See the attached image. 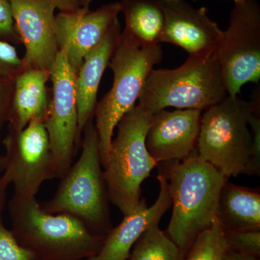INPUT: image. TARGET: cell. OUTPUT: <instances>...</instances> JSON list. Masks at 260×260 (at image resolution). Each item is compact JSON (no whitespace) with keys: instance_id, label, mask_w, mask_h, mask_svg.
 I'll list each match as a JSON object with an SVG mask.
<instances>
[{"instance_id":"1","label":"cell","mask_w":260,"mask_h":260,"mask_svg":"<svg viewBox=\"0 0 260 260\" xmlns=\"http://www.w3.org/2000/svg\"><path fill=\"white\" fill-rule=\"evenodd\" d=\"M161 164L173 205L167 234L185 256L196 238L213 223L229 178L200 158L196 149L184 160Z\"/></svg>"},{"instance_id":"2","label":"cell","mask_w":260,"mask_h":260,"mask_svg":"<svg viewBox=\"0 0 260 260\" xmlns=\"http://www.w3.org/2000/svg\"><path fill=\"white\" fill-rule=\"evenodd\" d=\"M8 210L10 230L41 260H85L99 252L106 238L73 215L47 213L37 198L13 194Z\"/></svg>"},{"instance_id":"3","label":"cell","mask_w":260,"mask_h":260,"mask_svg":"<svg viewBox=\"0 0 260 260\" xmlns=\"http://www.w3.org/2000/svg\"><path fill=\"white\" fill-rule=\"evenodd\" d=\"M81 148L78 160L59 179L55 194L41 207L48 213L77 217L94 232L107 236L112 227L93 119L84 128Z\"/></svg>"},{"instance_id":"4","label":"cell","mask_w":260,"mask_h":260,"mask_svg":"<svg viewBox=\"0 0 260 260\" xmlns=\"http://www.w3.org/2000/svg\"><path fill=\"white\" fill-rule=\"evenodd\" d=\"M162 56L160 44L143 47L129 34L121 32L108 66L114 74L112 88L97 102L94 112L103 168L107 164L118 123L136 105L149 73Z\"/></svg>"},{"instance_id":"5","label":"cell","mask_w":260,"mask_h":260,"mask_svg":"<svg viewBox=\"0 0 260 260\" xmlns=\"http://www.w3.org/2000/svg\"><path fill=\"white\" fill-rule=\"evenodd\" d=\"M228 95L220 63L215 56H189L173 70H152L138 105L153 115L167 107L203 112Z\"/></svg>"},{"instance_id":"6","label":"cell","mask_w":260,"mask_h":260,"mask_svg":"<svg viewBox=\"0 0 260 260\" xmlns=\"http://www.w3.org/2000/svg\"><path fill=\"white\" fill-rule=\"evenodd\" d=\"M152 116L136 104L121 118L104 167L109 202L124 215L139 203L142 184L158 164L145 145Z\"/></svg>"},{"instance_id":"7","label":"cell","mask_w":260,"mask_h":260,"mask_svg":"<svg viewBox=\"0 0 260 260\" xmlns=\"http://www.w3.org/2000/svg\"><path fill=\"white\" fill-rule=\"evenodd\" d=\"M258 104L259 96L246 102L227 95L202 114L197 153L228 178L245 170L252 147L249 119Z\"/></svg>"},{"instance_id":"8","label":"cell","mask_w":260,"mask_h":260,"mask_svg":"<svg viewBox=\"0 0 260 260\" xmlns=\"http://www.w3.org/2000/svg\"><path fill=\"white\" fill-rule=\"evenodd\" d=\"M214 56L220 63L229 96L260 80V6L256 0L234 3L229 25Z\"/></svg>"},{"instance_id":"9","label":"cell","mask_w":260,"mask_h":260,"mask_svg":"<svg viewBox=\"0 0 260 260\" xmlns=\"http://www.w3.org/2000/svg\"><path fill=\"white\" fill-rule=\"evenodd\" d=\"M1 144L5 150L2 176L14 186L13 194L37 198L46 181L56 179L49 137L42 121H30L21 131L8 128Z\"/></svg>"},{"instance_id":"10","label":"cell","mask_w":260,"mask_h":260,"mask_svg":"<svg viewBox=\"0 0 260 260\" xmlns=\"http://www.w3.org/2000/svg\"><path fill=\"white\" fill-rule=\"evenodd\" d=\"M75 75L64 53L59 51L51 67L52 87L44 121L56 179H61L68 172L76 151L78 111Z\"/></svg>"},{"instance_id":"11","label":"cell","mask_w":260,"mask_h":260,"mask_svg":"<svg viewBox=\"0 0 260 260\" xmlns=\"http://www.w3.org/2000/svg\"><path fill=\"white\" fill-rule=\"evenodd\" d=\"M121 12L119 3L104 5L95 10L81 7L75 11L59 12L55 16V34L59 51L77 73L89 51L96 47Z\"/></svg>"},{"instance_id":"12","label":"cell","mask_w":260,"mask_h":260,"mask_svg":"<svg viewBox=\"0 0 260 260\" xmlns=\"http://www.w3.org/2000/svg\"><path fill=\"white\" fill-rule=\"evenodd\" d=\"M15 28L25 47L23 68L50 71L59 52L55 8L51 0H9Z\"/></svg>"},{"instance_id":"13","label":"cell","mask_w":260,"mask_h":260,"mask_svg":"<svg viewBox=\"0 0 260 260\" xmlns=\"http://www.w3.org/2000/svg\"><path fill=\"white\" fill-rule=\"evenodd\" d=\"M165 15L161 42L181 47L189 56L213 55L223 30L206 8H195L186 0H161Z\"/></svg>"},{"instance_id":"14","label":"cell","mask_w":260,"mask_h":260,"mask_svg":"<svg viewBox=\"0 0 260 260\" xmlns=\"http://www.w3.org/2000/svg\"><path fill=\"white\" fill-rule=\"evenodd\" d=\"M202 111L164 110L155 113L145 136L149 153L158 164L182 160L196 149Z\"/></svg>"},{"instance_id":"15","label":"cell","mask_w":260,"mask_h":260,"mask_svg":"<svg viewBox=\"0 0 260 260\" xmlns=\"http://www.w3.org/2000/svg\"><path fill=\"white\" fill-rule=\"evenodd\" d=\"M160 191L156 201L148 207L145 199L124 215L117 226L111 229L106 236L100 250L95 255L85 260H127L135 243L150 226L159 223L172 205L168 181L164 173L158 175Z\"/></svg>"},{"instance_id":"16","label":"cell","mask_w":260,"mask_h":260,"mask_svg":"<svg viewBox=\"0 0 260 260\" xmlns=\"http://www.w3.org/2000/svg\"><path fill=\"white\" fill-rule=\"evenodd\" d=\"M121 32L120 23L117 20L102 42L86 54L83 64L75 75V93L78 111L77 150L81 148L85 126L89 120L93 119L99 85L119 42Z\"/></svg>"},{"instance_id":"17","label":"cell","mask_w":260,"mask_h":260,"mask_svg":"<svg viewBox=\"0 0 260 260\" xmlns=\"http://www.w3.org/2000/svg\"><path fill=\"white\" fill-rule=\"evenodd\" d=\"M51 72L22 68L15 78L14 92L8 128L21 131L30 121L44 123L49 104L47 83Z\"/></svg>"},{"instance_id":"18","label":"cell","mask_w":260,"mask_h":260,"mask_svg":"<svg viewBox=\"0 0 260 260\" xmlns=\"http://www.w3.org/2000/svg\"><path fill=\"white\" fill-rule=\"evenodd\" d=\"M215 218L225 232L259 229V191L227 181L220 191Z\"/></svg>"},{"instance_id":"19","label":"cell","mask_w":260,"mask_h":260,"mask_svg":"<svg viewBox=\"0 0 260 260\" xmlns=\"http://www.w3.org/2000/svg\"><path fill=\"white\" fill-rule=\"evenodd\" d=\"M125 18L124 31L143 47L161 43L165 15L161 0H120Z\"/></svg>"},{"instance_id":"20","label":"cell","mask_w":260,"mask_h":260,"mask_svg":"<svg viewBox=\"0 0 260 260\" xmlns=\"http://www.w3.org/2000/svg\"><path fill=\"white\" fill-rule=\"evenodd\" d=\"M184 257L179 246L157 223L142 234L127 260H184Z\"/></svg>"},{"instance_id":"21","label":"cell","mask_w":260,"mask_h":260,"mask_svg":"<svg viewBox=\"0 0 260 260\" xmlns=\"http://www.w3.org/2000/svg\"><path fill=\"white\" fill-rule=\"evenodd\" d=\"M229 250L225 229L215 218L196 238L184 260H225Z\"/></svg>"},{"instance_id":"22","label":"cell","mask_w":260,"mask_h":260,"mask_svg":"<svg viewBox=\"0 0 260 260\" xmlns=\"http://www.w3.org/2000/svg\"><path fill=\"white\" fill-rule=\"evenodd\" d=\"M0 260H41L32 251L22 246L0 217Z\"/></svg>"},{"instance_id":"23","label":"cell","mask_w":260,"mask_h":260,"mask_svg":"<svg viewBox=\"0 0 260 260\" xmlns=\"http://www.w3.org/2000/svg\"><path fill=\"white\" fill-rule=\"evenodd\" d=\"M225 235L230 250L256 257L259 256V229L225 232Z\"/></svg>"},{"instance_id":"24","label":"cell","mask_w":260,"mask_h":260,"mask_svg":"<svg viewBox=\"0 0 260 260\" xmlns=\"http://www.w3.org/2000/svg\"><path fill=\"white\" fill-rule=\"evenodd\" d=\"M23 68V60L13 44L0 40V80L15 79Z\"/></svg>"},{"instance_id":"25","label":"cell","mask_w":260,"mask_h":260,"mask_svg":"<svg viewBox=\"0 0 260 260\" xmlns=\"http://www.w3.org/2000/svg\"><path fill=\"white\" fill-rule=\"evenodd\" d=\"M249 125L251 127L252 135V147H251L249 161L245 168L244 174L246 175L259 176L260 174V116L259 104H258L251 114L249 119Z\"/></svg>"},{"instance_id":"26","label":"cell","mask_w":260,"mask_h":260,"mask_svg":"<svg viewBox=\"0 0 260 260\" xmlns=\"http://www.w3.org/2000/svg\"><path fill=\"white\" fill-rule=\"evenodd\" d=\"M0 40L13 45L21 44L15 28L9 0H0Z\"/></svg>"},{"instance_id":"27","label":"cell","mask_w":260,"mask_h":260,"mask_svg":"<svg viewBox=\"0 0 260 260\" xmlns=\"http://www.w3.org/2000/svg\"><path fill=\"white\" fill-rule=\"evenodd\" d=\"M15 79L0 80V145L2 133L5 124L8 123L14 92Z\"/></svg>"},{"instance_id":"28","label":"cell","mask_w":260,"mask_h":260,"mask_svg":"<svg viewBox=\"0 0 260 260\" xmlns=\"http://www.w3.org/2000/svg\"><path fill=\"white\" fill-rule=\"evenodd\" d=\"M51 2L59 12L75 11L81 8V0H51Z\"/></svg>"},{"instance_id":"29","label":"cell","mask_w":260,"mask_h":260,"mask_svg":"<svg viewBox=\"0 0 260 260\" xmlns=\"http://www.w3.org/2000/svg\"><path fill=\"white\" fill-rule=\"evenodd\" d=\"M9 186L3 176H0V217L3 216V210L6 205L7 189Z\"/></svg>"},{"instance_id":"30","label":"cell","mask_w":260,"mask_h":260,"mask_svg":"<svg viewBox=\"0 0 260 260\" xmlns=\"http://www.w3.org/2000/svg\"><path fill=\"white\" fill-rule=\"evenodd\" d=\"M225 260H257V259H256V256L229 250L225 256Z\"/></svg>"},{"instance_id":"31","label":"cell","mask_w":260,"mask_h":260,"mask_svg":"<svg viewBox=\"0 0 260 260\" xmlns=\"http://www.w3.org/2000/svg\"><path fill=\"white\" fill-rule=\"evenodd\" d=\"M5 169L4 155H0V176H2Z\"/></svg>"},{"instance_id":"32","label":"cell","mask_w":260,"mask_h":260,"mask_svg":"<svg viewBox=\"0 0 260 260\" xmlns=\"http://www.w3.org/2000/svg\"><path fill=\"white\" fill-rule=\"evenodd\" d=\"M94 0H81V7H90V3Z\"/></svg>"},{"instance_id":"33","label":"cell","mask_w":260,"mask_h":260,"mask_svg":"<svg viewBox=\"0 0 260 260\" xmlns=\"http://www.w3.org/2000/svg\"><path fill=\"white\" fill-rule=\"evenodd\" d=\"M234 1V3H238V2L242 1V0H233Z\"/></svg>"},{"instance_id":"34","label":"cell","mask_w":260,"mask_h":260,"mask_svg":"<svg viewBox=\"0 0 260 260\" xmlns=\"http://www.w3.org/2000/svg\"><path fill=\"white\" fill-rule=\"evenodd\" d=\"M194 1H202V0H194Z\"/></svg>"}]
</instances>
